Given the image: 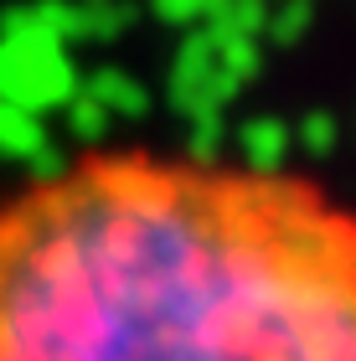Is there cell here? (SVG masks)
Instances as JSON below:
<instances>
[{"instance_id": "1", "label": "cell", "mask_w": 356, "mask_h": 361, "mask_svg": "<svg viewBox=\"0 0 356 361\" xmlns=\"http://www.w3.org/2000/svg\"><path fill=\"white\" fill-rule=\"evenodd\" d=\"M0 361H356V207L243 160L78 155L0 196Z\"/></svg>"}]
</instances>
